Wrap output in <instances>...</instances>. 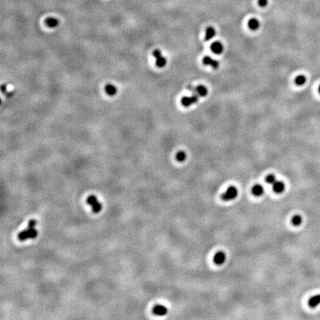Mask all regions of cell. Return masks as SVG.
Wrapping results in <instances>:
<instances>
[{
    "label": "cell",
    "mask_w": 320,
    "mask_h": 320,
    "mask_svg": "<svg viewBox=\"0 0 320 320\" xmlns=\"http://www.w3.org/2000/svg\"><path fill=\"white\" fill-rule=\"evenodd\" d=\"M45 24L49 28H56L59 24V20L53 17H48L45 20Z\"/></svg>",
    "instance_id": "e0dca14e"
},
{
    "label": "cell",
    "mask_w": 320,
    "mask_h": 320,
    "mask_svg": "<svg viewBox=\"0 0 320 320\" xmlns=\"http://www.w3.org/2000/svg\"><path fill=\"white\" fill-rule=\"evenodd\" d=\"M198 100H199V96L196 93H193L191 96L183 97L181 100V103L183 106L188 108V107L191 106L192 104L197 103Z\"/></svg>",
    "instance_id": "5b68a950"
},
{
    "label": "cell",
    "mask_w": 320,
    "mask_h": 320,
    "mask_svg": "<svg viewBox=\"0 0 320 320\" xmlns=\"http://www.w3.org/2000/svg\"><path fill=\"white\" fill-rule=\"evenodd\" d=\"M87 203L92 206V210L93 213H97L102 211V204L98 201L97 198L95 197L94 195H91L87 198Z\"/></svg>",
    "instance_id": "3957f363"
},
{
    "label": "cell",
    "mask_w": 320,
    "mask_h": 320,
    "mask_svg": "<svg viewBox=\"0 0 320 320\" xmlns=\"http://www.w3.org/2000/svg\"><path fill=\"white\" fill-rule=\"evenodd\" d=\"M104 91L108 96H114L117 93V88L111 84H108L104 87Z\"/></svg>",
    "instance_id": "5bb4252c"
},
{
    "label": "cell",
    "mask_w": 320,
    "mask_h": 320,
    "mask_svg": "<svg viewBox=\"0 0 320 320\" xmlns=\"http://www.w3.org/2000/svg\"><path fill=\"white\" fill-rule=\"evenodd\" d=\"M225 261L226 254L223 251H219V252H217L215 254L214 257H213V262H214L215 264H218V265H221V264H224Z\"/></svg>",
    "instance_id": "52a82bcc"
},
{
    "label": "cell",
    "mask_w": 320,
    "mask_h": 320,
    "mask_svg": "<svg viewBox=\"0 0 320 320\" xmlns=\"http://www.w3.org/2000/svg\"><path fill=\"white\" fill-rule=\"evenodd\" d=\"M153 56L156 58V65L158 68H164L167 64V60L162 56L159 50H155L153 52Z\"/></svg>",
    "instance_id": "277c9868"
},
{
    "label": "cell",
    "mask_w": 320,
    "mask_h": 320,
    "mask_svg": "<svg viewBox=\"0 0 320 320\" xmlns=\"http://www.w3.org/2000/svg\"><path fill=\"white\" fill-rule=\"evenodd\" d=\"M186 157H187V155L185 153V152L182 151V150H181V151H179L178 153H176V159L178 162H184V160L186 159Z\"/></svg>",
    "instance_id": "ffe728a7"
},
{
    "label": "cell",
    "mask_w": 320,
    "mask_h": 320,
    "mask_svg": "<svg viewBox=\"0 0 320 320\" xmlns=\"http://www.w3.org/2000/svg\"><path fill=\"white\" fill-rule=\"evenodd\" d=\"M247 25H248V28H250L251 30H256L259 28H260V22H259L258 20L253 18V19H251V20L248 21V22H247Z\"/></svg>",
    "instance_id": "9a60e30c"
},
{
    "label": "cell",
    "mask_w": 320,
    "mask_h": 320,
    "mask_svg": "<svg viewBox=\"0 0 320 320\" xmlns=\"http://www.w3.org/2000/svg\"><path fill=\"white\" fill-rule=\"evenodd\" d=\"M211 51H212V52L214 53L215 54H221V53L223 52L224 47L220 42L216 41L215 42L211 44Z\"/></svg>",
    "instance_id": "30bf717a"
},
{
    "label": "cell",
    "mask_w": 320,
    "mask_h": 320,
    "mask_svg": "<svg viewBox=\"0 0 320 320\" xmlns=\"http://www.w3.org/2000/svg\"><path fill=\"white\" fill-rule=\"evenodd\" d=\"M188 90L192 91L193 93H196V94L198 95L199 96L204 97L208 93V91H207V88L204 85H199V86L194 87L192 86V85H189L188 86Z\"/></svg>",
    "instance_id": "8992f818"
},
{
    "label": "cell",
    "mask_w": 320,
    "mask_h": 320,
    "mask_svg": "<svg viewBox=\"0 0 320 320\" xmlns=\"http://www.w3.org/2000/svg\"><path fill=\"white\" fill-rule=\"evenodd\" d=\"M306 80V77L304 75H299L295 79V84L298 86H302L305 84Z\"/></svg>",
    "instance_id": "ac0fdd59"
},
{
    "label": "cell",
    "mask_w": 320,
    "mask_h": 320,
    "mask_svg": "<svg viewBox=\"0 0 320 320\" xmlns=\"http://www.w3.org/2000/svg\"><path fill=\"white\" fill-rule=\"evenodd\" d=\"M264 192V189L263 186L261 185V184H255L252 188V193L256 197H261L262 195H263Z\"/></svg>",
    "instance_id": "7c38bea8"
},
{
    "label": "cell",
    "mask_w": 320,
    "mask_h": 320,
    "mask_svg": "<svg viewBox=\"0 0 320 320\" xmlns=\"http://www.w3.org/2000/svg\"><path fill=\"white\" fill-rule=\"evenodd\" d=\"M238 196V190L236 187L234 186H230L226 190V192L222 194V199L225 202L228 201H232V200L235 199Z\"/></svg>",
    "instance_id": "7a4b0ae2"
},
{
    "label": "cell",
    "mask_w": 320,
    "mask_h": 320,
    "mask_svg": "<svg viewBox=\"0 0 320 320\" xmlns=\"http://www.w3.org/2000/svg\"><path fill=\"white\" fill-rule=\"evenodd\" d=\"M319 92L320 93V85H319Z\"/></svg>",
    "instance_id": "cb8c5ba5"
},
{
    "label": "cell",
    "mask_w": 320,
    "mask_h": 320,
    "mask_svg": "<svg viewBox=\"0 0 320 320\" xmlns=\"http://www.w3.org/2000/svg\"><path fill=\"white\" fill-rule=\"evenodd\" d=\"M37 223V220H34V219H32V220H30L29 222H28V228H33L34 227L36 226Z\"/></svg>",
    "instance_id": "7402d4cb"
},
{
    "label": "cell",
    "mask_w": 320,
    "mask_h": 320,
    "mask_svg": "<svg viewBox=\"0 0 320 320\" xmlns=\"http://www.w3.org/2000/svg\"><path fill=\"white\" fill-rule=\"evenodd\" d=\"M266 180L267 183H268V184H272V185H273V184L275 183V182L277 181V179H276V176H274L273 174L268 175V176L266 177V180Z\"/></svg>",
    "instance_id": "44dd1931"
},
{
    "label": "cell",
    "mask_w": 320,
    "mask_h": 320,
    "mask_svg": "<svg viewBox=\"0 0 320 320\" xmlns=\"http://www.w3.org/2000/svg\"><path fill=\"white\" fill-rule=\"evenodd\" d=\"M38 232L35 228H28L27 230H22L18 234L17 237L20 241H25L28 239H34L37 237Z\"/></svg>",
    "instance_id": "6da1fadb"
},
{
    "label": "cell",
    "mask_w": 320,
    "mask_h": 320,
    "mask_svg": "<svg viewBox=\"0 0 320 320\" xmlns=\"http://www.w3.org/2000/svg\"><path fill=\"white\" fill-rule=\"evenodd\" d=\"M203 63L205 64V65H209L211 66L214 69H216V68H219L220 66V62L216 60H213V58H211V56H206L203 58Z\"/></svg>",
    "instance_id": "ba28073f"
},
{
    "label": "cell",
    "mask_w": 320,
    "mask_h": 320,
    "mask_svg": "<svg viewBox=\"0 0 320 320\" xmlns=\"http://www.w3.org/2000/svg\"><path fill=\"white\" fill-rule=\"evenodd\" d=\"M153 313L157 316H165L167 313V308L162 304H157L153 307Z\"/></svg>",
    "instance_id": "9c48e42d"
},
{
    "label": "cell",
    "mask_w": 320,
    "mask_h": 320,
    "mask_svg": "<svg viewBox=\"0 0 320 320\" xmlns=\"http://www.w3.org/2000/svg\"><path fill=\"white\" fill-rule=\"evenodd\" d=\"M258 4L260 7H264L268 5V0H258Z\"/></svg>",
    "instance_id": "603a6c76"
},
{
    "label": "cell",
    "mask_w": 320,
    "mask_h": 320,
    "mask_svg": "<svg viewBox=\"0 0 320 320\" xmlns=\"http://www.w3.org/2000/svg\"><path fill=\"white\" fill-rule=\"evenodd\" d=\"M216 35V30L213 27H207L205 30V40L208 41L213 39Z\"/></svg>",
    "instance_id": "4fadbf2b"
},
{
    "label": "cell",
    "mask_w": 320,
    "mask_h": 320,
    "mask_svg": "<svg viewBox=\"0 0 320 320\" xmlns=\"http://www.w3.org/2000/svg\"><path fill=\"white\" fill-rule=\"evenodd\" d=\"M320 304V294L316 295L310 299L308 301V304L310 308H316Z\"/></svg>",
    "instance_id": "2e32d148"
},
{
    "label": "cell",
    "mask_w": 320,
    "mask_h": 320,
    "mask_svg": "<svg viewBox=\"0 0 320 320\" xmlns=\"http://www.w3.org/2000/svg\"><path fill=\"white\" fill-rule=\"evenodd\" d=\"M285 184L282 181H277L273 184V190L274 192L277 193H282V192L285 191Z\"/></svg>",
    "instance_id": "8fae6325"
},
{
    "label": "cell",
    "mask_w": 320,
    "mask_h": 320,
    "mask_svg": "<svg viewBox=\"0 0 320 320\" xmlns=\"http://www.w3.org/2000/svg\"><path fill=\"white\" fill-rule=\"evenodd\" d=\"M302 222V218L300 215H296L292 218V224L294 226H300Z\"/></svg>",
    "instance_id": "d6986e66"
}]
</instances>
